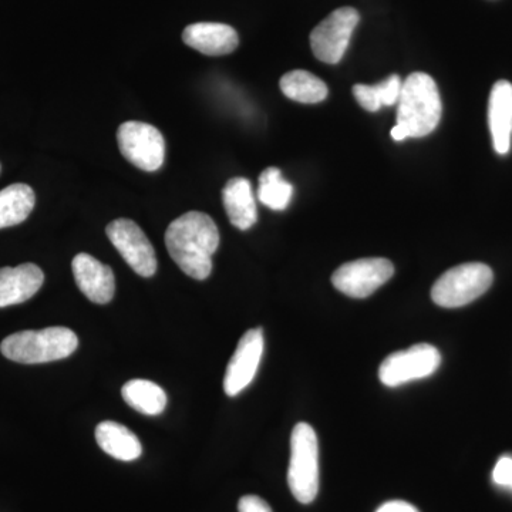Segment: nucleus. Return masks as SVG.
Returning <instances> with one entry per match:
<instances>
[{
    "instance_id": "obj_1",
    "label": "nucleus",
    "mask_w": 512,
    "mask_h": 512,
    "mask_svg": "<svg viewBox=\"0 0 512 512\" xmlns=\"http://www.w3.org/2000/svg\"><path fill=\"white\" fill-rule=\"evenodd\" d=\"M165 247L185 275L204 281L212 272V255L220 247V231L210 215L187 212L167 228Z\"/></svg>"
},
{
    "instance_id": "obj_2",
    "label": "nucleus",
    "mask_w": 512,
    "mask_h": 512,
    "mask_svg": "<svg viewBox=\"0 0 512 512\" xmlns=\"http://www.w3.org/2000/svg\"><path fill=\"white\" fill-rule=\"evenodd\" d=\"M397 104L396 126L407 138L429 136L439 126L443 104L439 87L429 74H410L403 82Z\"/></svg>"
},
{
    "instance_id": "obj_3",
    "label": "nucleus",
    "mask_w": 512,
    "mask_h": 512,
    "mask_svg": "<svg viewBox=\"0 0 512 512\" xmlns=\"http://www.w3.org/2000/svg\"><path fill=\"white\" fill-rule=\"evenodd\" d=\"M79 338L67 328L22 330L3 340L0 352L6 359L23 365L56 362L73 355Z\"/></svg>"
},
{
    "instance_id": "obj_4",
    "label": "nucleus",
    "mask_w": 512,
    "mask_h": 512,
    "mask_svg": "<svg viewBox=\"0 0 512 512\" xmlns=\"http://www.w3.org/2000/svg\"><path fill=\"white\" fill-rule=\"evenodd\" d=\"M288 484L301 504H311L319 491V444L315 430L306 423L296 424L291 437Z\"/></svg>"
},
{
    "instance_id": "obj_5",
    "label": "nucleus",
    "mask_w": 512,
    "mask_h": 512,
    "mask_svg": "<svg viewBox=\"0 0 512 512\" xmlns=\"http://www.w3.org/2000/svg\"><path fill=\"white\" fill-rule=\"evenodd\" d=\"M494 274L480 262L458 265L444 272L431 289V299L441 308H461L476 301L491 288Z\"/></svg>"
},
{
    "instance_id": "obj_6",
    "label": "nucleus",
    "mask_w": 512,
    "mask_h": 512,
    "mask_svg": "<svg viewBox=\"0 0 512 512\" xmlns=\"http://www.w3.org/2000/svg\"><path fill=\"white\" fill-rule=\"evenodd\" d=\"M117 143L121 154L131 164L147 173L163 167L165 140L161 131L141 121H127L117 131Z\"/></svg>"
},
{
    "instance_id": "obj_7",
    "label": "nucleus",
    "mask_w": 512,
    "mask_h": 512,
    "mask_svg": "<svg viewBox=\"0 0 512 512\" xmlns=\"http://www.w3.org/2000/svg\"><path fill=\"white\" fill-rule=\"evenodd\" d=\"M360 16L356 9L340 8L330 13L311 33L313 55L320 62L339 63L348 50Z\"/></svg>"
},
{
    "instance_id": "obj_8",
    "label": "nucleus",
    "mask_w": 512,
    "mask_h": 512,
    "mask_svg": "<svg viewBox=\"0 0 512 512\" xmlns=\"http://www.w3.org/2000/svg\"><path fill=\"white\" fill-rule=\"evenodd\" d=\"M440 363L439 350L427 343H421L384 359L379 369L380 382L387 387L402 386L404 383L433 375L439 369Z\"/></svg>"
},
{
    "instance_id": "obj_9",
    "label": "nucleus",
    "mask_w": 512,
    "mask_h": 512,
    "mask_svg": "<svg viewBox=\"0 0 512 512\" xmlns=\"http://www.w3.org/2000/svg\"><path fill=\"white\" fill-rule=\"evenodd\" d=\"M106 234L136 274L143 278H151L156 274V251L136 222L120 218L107 225Z\"/></svg>"
},
{
    "instance_id": "obj_10",
    "label": "nucleus",
    "mask_w": 512,
    "mask_h": 512,
    "mask_svg": "<svg viewBox=\"0 0 512 512\" xmlns=\"http://www.w3.org/2000/svg\"><path fill=\"white\" fill-rule=\"evenodd\" d=\"M394 275L389 259L365 258L348 262L336 269L332 276L333 286L350 298L363 299L376 292Z\"/></svg>"
},
{
    "instance_id": "obj_11",
    "label": "nucleus",
    "mask_w": 512,
    "mask_h": 512,
    "mask_svg": "<svg viewBox=\"0 0 512 512\" xmlns=\"http://www.w3.org/2000/svg\"><path fill=\"white\" fill-rule=\"evenodd\" d=\"M264 346V332L261 328L248 330L239 340L225 372L224 390L229 397L238 396L255 379L264 355Z\"/></svg>"
},
{
    "instance_id": "obj_12",
    "label": "nucleus",
    "mask_w": 512,
    "mask_h": 512,
    "mask_svg": "<svg viewBox=\"0 0 512 512\" xmlns=\"http://www.w3.org/2000/svg\"><path fill=\"white\" fill-rule=\"evenodd\" d=\"M72 269L76 284L89 301L106 305L114 298L116 279L109 265L101 264L94 256L79 254L74 256Z\"/></svg>"
},
{
    "instance_id": "obj_13",
    "label": "nucleus",
    "mask_w": 512,
    "mask_h": 512,
    "mask_svg": "<svg viewBox=\"0 0 512 512\" xmlns=\"http://www.w3.org/2000/svg\"><path fill=\"white\" fill-rule=\"evenodd\" d=\"M183 40L185 45L207 56L229 55L239 45L237 30L224 23H194L184 29Z\"/></svg>"
},
{
    "instance_id": "obj_14",
    "label": "nucleus",
    "mask_w": 512,
    "mask_h": 512,
    "mask_svg": "<svg viewBox=\"0 0 512 512\" xmlns=\"http://www.w3.org/2000/svg\"><path fill=\"white\" fill-rule=\"evenodd\" d=\"M45 282V274L35 264L0 269V308L29 301Z\"/></svg>"
},
{
    "instance_id": "obj_15",
    "label": "nucleus",
    "mask_w": 512,
    "mask_h": 512,
    "mask_svg": "<svg viewBox=\"0 0 512 512\" xmlns=\"http://www.w3.org/2000/svg\"><path fill=\"white\" fill-rule=\"evenodd\" d=\"M488 124L494 150L505 156L510 151L512 138V84L507 80L495 83L491 90Z\"/></svg>"
},
{
    "instance_id": "obj_16",
    "label": "nucleus",
    "mask_w": 512,
    "mask_h": 512,
    "mask_svg": "<svg viewBox=\"0 0 512 512\" xmlns=\"http://www.w3.org/2000/svg\"><path fill=\"white\" fill-rule=\"evenodd\" d=\"M222 201L231 224L241 231L254 227L258 221V210L252 184L247 178H232L222 190Z\"/></svg>"
},
{
    "instance_id": "obj_17",
    "label": "nucleus",
    "mask_w": 512,
    "mask_h": 512,
    "mask_svg": "<svg viewBox=\"0 0 512 512\" xmlns=\"http://www.w3.org/2000/svg\"><path fill=\"white\" fill-rule=\"evenodd\" d=\"M96 441L101 450L120 461H134L143 453L136 434L116 421H101L96 429Z\"/></svg>"
},
{
    "instance_id": "obj_18",
    "label": "nucleus",
    "mask_w": 512,
    "mask_h": 512,
    "mask_svg": "<svg viewBox=\"0 0 512 512\" xmlns=\"http://www.w3.org/2000/svg\"><path fill=\"white\" fill-rule=\"evenodd\" d=\"M35 204V191L28 184H12L0 191V229L28 220Z\"/></svg>"
},
{
    "instance_id": "obj_19",
    "label": "nucleus",
    "mask_w": 512,
    "mask_h": 512,
    "mask_svg": "<svg viewBox=\"0 0 512 512\" xmlns=\"http://www.w3.org/2000/svg\"><path fill=\"white\" fill-rule=\"evenodd\" d=\"M121 394L128 406L146 416H158L167 407V394L158 384L150 380H130L124 384Z\"/></svg>"
},
{
    "instance_id": "obj_20",
    "label": "nucleus",
    "mask_w": 512,
    "mask_h": 512,
    "mask_svg": "<svg viewBox=\"0 0 512 512\" xmlns=\"http://www.w3.org/2000/svg\"><path fill=\"white\" fill-rule=\"evenodd\" d=\"M281 90L288 99L303 104L320 103L328 97V86L306 70H292L281 79Z\"/></svg>"
},
{
    "instance_id": "obj_21",
    "label": "nucleus",
    "mask_w": 512,
    "mask_h": 512,
    "mask_svg": "<svg viewBox=\"0 0 512 512\" xmlns=\"http://www.w3.org/2000/svg\"><path fill=\"white\" fill-rule=\"evenodd\" d=\"M403 82L400 76L392 74V76L384 79L382 83L375 86H367V84H356L353 87V96L359 101L363 109L376 113L383 106H394L399 101L400 93H402Z\"/></svg>"
},
{
    "instance_id": "obj_22",
    "label": "nucleus",
    "mask_w": 512,
    "mask_h": 512,
    "mask_svg": "<svg viewBox=\"0 0 512 512\" xmlns=\"http://www.w3.org/2000/svg\"><path fill=\"white\" fill-rule=\"evenodd\" d=\"M293 185L282 177L276 167L266 168L259 175L258 198L265 207L274 211H284L292 200Z\"/></svg>"
},
{
    "instance_id": "obj_23",
    "label": "nucleus",
    "mask_w": 512,
    "mask_h": 512,
    "mask_svg": "<svg viewBox=\"0 0 512 512\" xmlns=\"http://www.w3.org/2000/svg\"><path fill=\"white\" fill-rule=\"evenodd\" d=\"M493 480L501 487H511L512 484V457H501L495 464Z\"/></svg>"
},
{
    "instance_id": "obj_24",
    "label": "nucleus",
    "mask_w": 512,
    "mask_h": 512,
    "mask_svg": "<svg viewBox=\"0 0 512 512\" xmlns=\"http://www.w3.org/2000/svg\"><path fill=\"white\" fill-rule=\"evenodd\" d=\"M239 512H272L271 507L261 497L256 495H245L239 500Z\"/></svg>"
},
{
    "instance_id": "obj_25",
    "label": "nucleus",
    "mask_w": 512,
    "mask_h": 512,
    "mask_svg": "<svg viewBox=\"0 0 512 512\" xmlns=\"http://www.w3.org/2000/svg\"><path fill=\"white\" fill-rule=\"evenodd\" d=\"M376 512H419L412 504L404 503V501H389L383 504Z\"/></svg>"
},
{
    "instance_id": "obj_26",
    "label": "nucleus",
    "mask_w": 512,
    "mask_h": 512,
    "mask_svg": "<svg viewBox=\"0 0 512 512\" xmlns=\"http://www.w3.org/2000/svg\"><path fill=\"white\" fill-rule=\"evenodd\" d=\"M511 488H512V484H511Z\"/></svg>"
}]
</instances>
